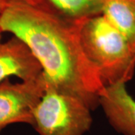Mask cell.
<instances>
[{
  "label": "cell",
  "instance_id": "obj_5",
  "mask_svg": "<svg viewBox=\"0 0 135 135\" xmlns=\"http://www.w3.org/2000/svg\"><path fill=\"white\" fill-rule=\"evenodd\" d=\"M43 72V68L23 41L13 36L0 42V83L11 76L22 81L32 80Z\"/></svg>",
  "mask_w": 135,
  "mask_h": 135
},
{
  "label": "cell",
  "instance_id": "obj_7",
  "mask_svg": "<svg viewBox=\"0 0 135 135\" xmlns=\"http://www.w3.org/2000/svg\"><path fill=\"white\" fill-rule=\"evenodd\" d=\"M40 10L71 23L102 14L106 0H26Z\"/></svg>",
  "mask_w": 135,
  "mask_h": 135
},
{
  "label": "cell",
  "instance_id": "obj_11",
  "mask_svg": "<svg viewBox=\"0 0 135 135\" xmlns=\"http://www.w3.org/2000/svg\"><path fill=\"white\" fill-rule=\"evenodd\" d=\"M3 128H0V133H1V131H2V130Z\"/></svg>",
  "mask_w": 135,
  "mask_h": 135
},
{
  "label": "cell",
  "instance_id": "obj_9",
  "mask_svg": "<svg viewBox=\"0 0 135 135\" xmlns=\"http://www.w3.org/2000/svg\"><path fill=\"white\" fill-rule=\"evenodd\" d=\"M6 2H7V0H0V15L4 9Z\"/></svg>",
  "mask_w": 135,
  "mask_h": 135
},
{
  "label": "cell",
  "instance_id": "obj_10",
  "mask_svg": "<svg viewBox=\"0 0 135 135\" xmlns=\"http://www.w3.org/2000/svg\"><path fill=\"white\" fill-rule=\"evenodd\" d=\"M2 32L0 31V42H1V39H2Z\"/></svg>",
  "mask_w": 135,
  "mask_h": 135
},
{
  "label": "cell",
  "instance_id": "obj_8",
  "mask_svg": "<svg viewBox=\"0 0 135 135\" xmlns=\"http://www.w3.org/2000/svg\"><path fill=\"white\" fill-rule=\"evenodd\" d=\"M102 14L120 32L135 53V0H106Z\"/></svg>",
  "mask_w": 135,
  "mask_h": 135
},
{
  "label": "cell",
  "instance_id": "obj_2",
  "mask_svg": "<svg viewBox=\"0 0 135 135\" xmlns=\"http://www.w3.org/2000/svg\"><path fill=\"white\" fill-rule=\"evenodd\" d=\"M79 37L86 58L104 86L127 83L134 75L135 53L103 14L83 20Z\"/></svg>",
  "mask_w": 135,
  "mask_h": 135
},
{
  "label": "cell",
  "instance_id": "obj_1",
  "mask_svg": "<svg viewBox=\"0 0 135 135\" xmlns=\"http://www.w3.org/2000/svg\"><path fill=\"white\" fill-rule=\"evenodd\" d=\"M80 23L59 19L26 0H7L0 15V31L23 41L58 89L80 98L95 110L100 106L105 86L83 50Z\"/></svg>",
  "mask_w": 135,
  "mask_h": 135
},
{
  "label": "cell",
  "instance_id": "obj_3",
  "mask_svg": "<svg viewBox=\"0 0 135 135\" xmlns=\"http://www.w3.org/2000/svg\"><path fill=\"white\" fill-rule=\"evenodd\" d=\"M92 111L80 98L58 89L47 77L32 126L39 135H84L92 124Z\"/></svg>",
  "mask_w": 135,
  "mask_h": 135
},
{
  "label": "cell",
  "instance_id": "obj_4",
  "mask_svg": "<svg viewBox=\"0 0 135 135\" xmlns=\"http://www.w3.org/2000/svg\"><path fill=\"white\" fill-rule=\"evenodd\" d=\"M47 83L46 74L32 80L12 83L9 79L0 83V128L14 123L32 126L35 108Z\"/></svg>",
  "mask_w": 135,
  "mask_h": 135
},
{
  "label": "cell",
  "instance_id": "obj_6",
  "mask_svg": "<svg viewBox=\"0 0 135 135\" xmlns=\"http://www.w3.org/2000/svg\"><path fill=\"white\" fill-rule=\"evenodd\" d=\"M99 104L116 131L122 135H135V99L128 92L126 83L104 87Z\"/></svg>",
  "mask_w": 135,
  "mask_h": 135
}]
</instances>
